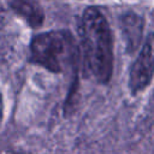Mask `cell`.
Masks as SVG:
<instances>
[{
    "mask_svg": "<svg viewBox=\"0 0 154 154\" xmlns=\"http://www.w3.org/2000/svg\"><path fill=\"white\" fill-rule=\"evenodd\" d=\"M2 111H4V106H2V97H1V94H0V122L2 119Z\"/></svg>",
    "mask_w": 154,
    "mask_h": 154,
    "instance_id": "obj_7",
    "label": "cell"
},
{
    "mask_svg": "<svg viewBox=\"0 0 154 154\" xmlns=\"http://www.w3.org/2000/svg\"><path fill=\"white\" fill-rule=\"evenodd\" d=\"M31 60L52 72H63L76 60V45L69 31H48L35 36L30 45Z\"/></svg>",
    "mask_w": 154,
    "mask_h": 154,
    "instance_id": "obj_2",
    "label": "cell"
},
{
    "mask_svg": "<svg viewBox=\"0 0 154 154\" xmlns=\"http://www.w3.org/2000/svg\"><path fill=\"white\" fill-rule=\"evenodd\" d=\"M79 36L84 64L90 75L107 83L113 71L112 35L105 16L95 7H88L81 18Z\"/></svg>",
    "mask_w": 154,
    "mask_h": 154,
    "instance_id": "obj_1",
    "label": "cell"
},
{
    "mask_svg": "<svg viewBox=\"0 0 154 154\" xmlns=\"http://www.w3.org/2000/svg\"><path fill=\"white\" fill-rule=\"evenodd\" d=\"M154 75V32L149 34L146 38L138 57L134 61L130 77L129 87L132 93H141L150 83Z\"/></svg>",
    "mask_w": 154,
    "mask_h": 154,
    "instance_id": "obj_3",
    "label": "cell"
},
{
    "mask_svg": "<svg viewBox=\"0 0 154 154\" xmlns=\"http://www.w3.org/2000/svg\"><path fill=\"white\" fill-rule=\"evenodd\" d=\"M10 6L30 26L37 28L45 19V12L36 0H11Z\"/></svg>",
    "mask_w": 154,
    "mask_h": 154,
    "instance_id": "obj_4",
    "label": "cell"
},
{
    "mask_svg": "<svg viewBox=\"0 0 154 154\" xmlns=\"http://www.w3.org/2000/svg\"><path fill=\"white\" fill-rule=\"evenodd\" d=\"M142 28L143 23L141 17H138L135 13H128L122 18V30H123V37L128 51H134L142 35Z\"/></svg>",
    "mask_w": 154,
    "mask_h": 154,
    "instance_id": "obj_5",
    "label": "cell"
},
{
    "mask_svg": "<svg viewBox=\"0 0 154 154\" xmlns=\"http://www.w3.org/2000/svg\"><path fill=\"white\" fill-rule=\"evenodd\" d=\"M6 23V11L0 6V29L5 25Z\"/></svg>",
    "mask_w": 154,
    "mask_h": 154,
    "instance_id": "obj_6",
    "label": "cell"
}]
</instances>
